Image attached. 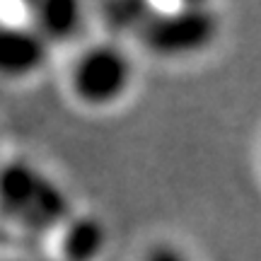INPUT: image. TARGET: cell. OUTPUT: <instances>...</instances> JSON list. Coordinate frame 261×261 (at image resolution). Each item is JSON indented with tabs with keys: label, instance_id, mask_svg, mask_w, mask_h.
Wrapping results in <instances>:
<instances>
[{
	"label": "cell",
	"instance_id": "obj_2",
	"mask_svg": "<svg viewBox=\"0 0 261 261\" xmlns=\"http://www.w3.org/2000/svg\"><path fill=\"white\" fill-rule=\"evenodd\" d=\"M68 85L73 97L85 107H112L123 99V94L133 85V61L119 44H90L73 58Z\"/></svg>",
	"mask_w": 261,
	"mask_h": 261
},
{
	"label": "cell",
	"instance_id": "obj_6",
	"mask_svg": "<svg viewBox=\"0 0 261 261\" xmlns=\"http://www.w3.org/2000/svg\"><path fill=\"white\" fill-rule=\"evenodd\" d=\"M104 230L97 220L77 218L68 225V232L63 237V252L70 261H92L102 252Z\"/></svg>",
	"mask_w": 261,
	"mask_h": 261
},
{
	"label": "cell",
	"instance_id": "obj_1",
	"mask_svg": "<svg viewBox=\"0 0 261 261\" xmlns=\"http://www.w3.org/2000/svg\"><path fill=\"white\" fill-rule=\"evenodd\" d=\"M0 213L32 232H51L68 225L73 205L54 179L27 160L0 165Z\"/></svg>",
	"mask_w": 261,
	"mask_h": 261
},
{
	"label": "cell",
	"instance_id": "obj_3",
	"mask_svg": "<svg viewBox=\"0 0 261 261\" xmlns=\"http://www.w3.org/2000/svg\"><path fill=\"white\" fill-rule=\"evenodd\" d=\"M140 41L150 54L184 58L201 54L215 41L218 15L205 5H181L169 12H152L140 19Z\"/></svg>",
	"mask_w": 261,
	"mask_h": 261
},
{
	"label": "cell",
	"instance_id": "obj_5",
	"mask_svg": "<svg viewBox=\"0 0 261 261\" xmlns=\"http://www.w3.org/2000/svg\"><path fill=\"white\" fill-rule=\"evenodd\" d=\"M32 22H34L32 29L46 44H51V41H70L75 34H80L85 17L77 3H41L34 8Z\"/></svg>",
	"mask_w": 261,
	"mask_h": 261
},
{
	"label": "cell",
	"instance_id": "obj_7",
	"mask_svg": "<svg viewBox=\"0 0 261 261\" xmlns=\"http://www.w3.org/2000/svg\"><path fill=\"white\" fill-rule=\"evenodd\" d=\"M143 261H191L187 254L179 249L177 244H169V242H158L152 244L145 254Z\"/></svg>",
	"mask_w": 261,
	"mask_h": 261
},
{
	"label": "cell",
	"instance_id": "obj_4",
	"mask_svg": "<svg viewBox=\"0 0 261 261\" xmlns=\"http://www.w3.org/2000/svg\"><path fill=\"white\" fill-rule=\"evenodd\" d=\"M48 44L32 27L0 22V75L24 77L37 73L46 61Z\"/></svg>",
	"mask_w": 261,
	"mask_h": 261
}]
</instances>
